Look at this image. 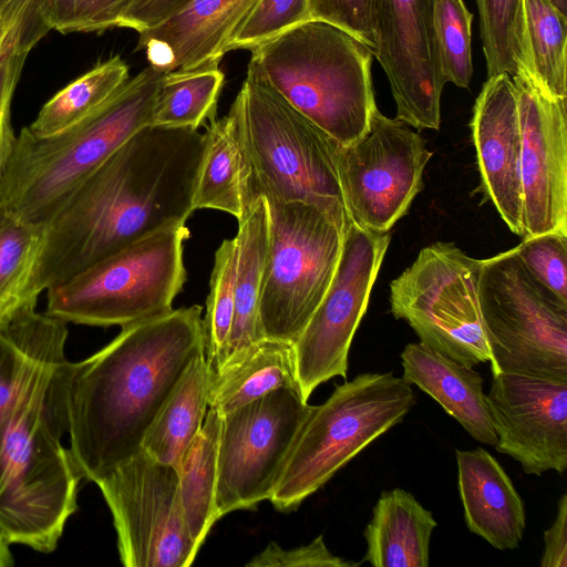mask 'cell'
Returning <instances> with one entry per match:
<instances>
[{"mask_svg": "<svg viewBox=\"0 0 567 567\" xmlns=\"http://www.w3.org/2000/svg\"><path fill=\"white\" fill-rule=\"evenodd\" d=\"M267 204L259 322L264 337L293 344L332 282L350 220L344 207L302 200Z\"/></svg>", "mask_w": 567, "mask_h": 567, "instance_id": "9", "label": "cell"}, {"mask_svg": "<svg viewBox=\"0 0 567 567\" xmlns=\"http://www.w3.org/2000/svg\"><path fill=\"white\" fill-rule=\"evenodd\" d=\"M533 277L567 305V235L545 233L528 238L515 247Z\"/></svg>", "mask_w": 567, "mask_h": 567, "instance_id": "40", "label": "cell"}, {"mask_svg": "<svg viewBox=\"0 0 567 567\" xmlns=\"http://www.w3.org/2000/svg\"><path fill=\"white\" fill-rule=\"evenodd\" d=\"M10 544L0 533V567H11L13 565V556Z\"/></svg>", "mask_w": 567, "mask_h": 567, "instance_id": "45", "label": "cell"}, {"mask_svg": "<svg viewBox=\"0 0 567 567\" xmlns=\"http://www.w3.org/2000/svg\"><path fill=\"white\" fill-rule=\"evenodd\" d=\"M185 224L133 241L73 278L47 290V310L66 323L125 327L164 315L186 281Z\"/></svg>", "mask_w": 567, "mask_h": 567, "instance_id": "8", "label": "cell"}, {"mask_svg": "<svg viewBox=\"0 0 567 567\" xmlns=\"http://www.w3.org/2000/svg\"><path fill=\"white\" fill-rule=\"evenodd\" d=\"M545 548L542 567H567V494L558 502L557 516L544 533Z\"/></svg>", "mask_w": 567, "mask_h": 567, "instance_id": "44", "label": "cell"}, {"mask_svg": "<svg viewBox=\"0 0 567 567\" xmlns=\"http://www.w3.org/2000/svg\"><path fill=\"white\" fill-rule=\"evenodd\" d=\"M128 79V65L118 55L99 63L53 95L27 127L40 137L56 134L101 106Z\"/></svg>", "mask_w": 567, "mask_h": 567, "instance_id": "33", "label": "cell"}, {"mask_svg": "<svg viewBox=\"0 0 567 567\" xmlns=\"http://www.w3.org/2000/svg\"><path fill=\"white\" fill-rule=\"evenodd\" d=\"M432 155L420 133L379 110L360 138L348 145L334 142L349 220L362 229L388 233L423 188V173Z\"/></svg>", "mask_w": 567, "mask_h": 567, "instance_id": "13", "label": "cell"}, {"mask_svg": "<svg viewBox=\"0 0 567 567\" xmlns=\"http://www.w3.org/2000/svg\"><path fill=\"white\" fill-rule=\"evenodd\" d=\"M205 135L147 125L93 171L47 224L33 293L73 278L194 209Z\"/></svg>", "mask_w": 567, "mask_h": 567, "instance_id": "1", "label": "cell"}, {"mask_svg": "<svg viewBox=\"0 0 567 567\" xmlns=\"http://www.w3.org/2000/svg\"><path fill=\"white\" fill-rule=\"evenodd\" d=\"M551 3L565 16H567V0H550Z\"/></svg>", "mask_w": 567, "mask_h": 567, "instance_id": "46", "label": "cell"}, {"mask_svg": "<svg viewBox=\"0 0 567 567\" xmlns=\"http://www.w3.org/2000/svg\"><path fill=\"white\" fill-rule=\"evenodd\" d=\"M1 1H2V0H0V2H1Z\"/></svg>", "mask_w": 567, "mask_h": 567, "instance_id": "47", "label": "cell"}, {"mask_svg": "<svg viewBox=\"0 0 567 567\" xmlns=\"http://www.w3.org/2000/svg\"><path fill=\"white\" fill-rule=\"evenodd\" d=\"M210 379L205 354L197 357L147 430L142 450L161 463L176 466L203 425Z\"/></svg>", "mask_w": 567, "mask_h": 567, "instance_id": "26", "label": "cell"}, {"mask_svg": "<svg viewBox=\"0 0 567 567\" xmlns=\"http://www.w3.org/2000/svg\"><path fill=\"white\" fill-rule=\"evenodd\" d=\"M471 127L481 190L511 231L522 237V134L511 75L487 78L475 101Z\"/></svg>", "mask_w": 567, "mask_h": 567, "instance_id": "19", "label": "cell"}, {"mask_svg": "<svg viewBox=\"0 0 567 567\" xmlns=\"http://www.w3.org/2000/svg\"><path fill=\"white\" fill-rule=\"evenodd\" d=\"M522 134L523 236L567 235V100L529 72L512 78Z\"/></svg>", "mask_w": 567, "mask_h": 567, "instance_id": "17", "label": "cell"}, {"mask_svg": "<svg viewBox=\"0 0 567 567\" xmlns=\"http://www.w3.org/2000/svg\"><path fill=\"white\" fill-rule=\"evenodd\" d=\"M186 0H132L120 19L117 28H127L137 33L153 28L174 11Z\"/></svg>", "mask_w": 567, "mask_h": 567, "instance_id": "43", "label": "cell"}, {"mask_svg": "<svg viewBox=\"0 0 567 567\" xmlns=\"http://www.w3.org/2000/svg\"><path fill=\"white\" fill-rule=\"evenodd\" d=\"M162 75L148 65L87 116L56 134L40 137L22 127L0 179V202L25 221L45 227L93 171L151 125Z\"/></svg>", "mask_w": 567, "mask_h": 567, "instance_id": "4", "label": "cell"}, {"mask_svg": "<svg viewBox=\"0 0 567 567\" xmlns=\"http://www.w3.org/2000/svg\"><path fill=\"white\" fill-rule=\"evenodd\" d=\"M310 19L309 0H259L228 41L226 53L251 51Z\"/></svg>", "mask_w": 567, "mask_h": 567, "instance_id": "38", "label": "cell"}, {"mask_svg": "<svg viewBox=\"0 0 567 567\" xmlns=\"http://www.w3.org/2000/svg\"><path fill=\"white\" fill-rule=\"evenodd\" d=\"M312 405L296 388H279L223 415L216 513L255 509L269 499Z\"/></svg>", "mask_w": 567, "mask_h": 567, "instance_id": "14", "label": "cell"}, {"mask_svg": "<svg viewBox=\"0 0 567 567\" xmlns=\"http://www.w3.org/2000/svg\"><path fill=\"white\" fill-rule=\"evenodd\" d=\"M309 7L311 19L343 29L374 51L372 0H309Z\"/></svg>", "mask_w": 567, "mask_h": 567, "instance_id": "41", "label": "cell"}, {"mask_svg": "<svg viewBox=\"0 0 567 567\" xmlns=\"http://www.w3.org/2000/svg\"><path fill=\"white\" fill-rule=\"evenodd\" d=\"M477 292L492 373L567 381V305L533 277L516 248L482 259Z\"/></svg>", "mask_w": 567, "mask_h": 567, "instance_id": "10", "label": "cell"}, {"mask_svg": "<svg viewBox=\"0 0 567 567\" xmlns=\"http://www.w3.org/2000/svg\"><path fill=\"white\" fill-rule=\"evenodd\" d=\"M482 259L436 241L390 284L391 312L420 342L470 368L491 362L477 284Z\"/></svg>", "mask_w": 567, "mask_h": 567, "instance_id": "11", "label": "cell"}, {"mask_svg": "<svg viewBox=\"0 0 567 567\" xmlns=\"http://www.w3.org/2000/svg\"><path fill=\"white\" fill-rule=\"evenodd\" d=\"M437 0H372L375 48L396 105L395 118L439 130L446 84L435 33Z\"/></svg>", "mask_w": 567, "mask_h": 567, "instance_id": "16", "label": "cell"}, {"mask_svg": "<svg viewBox=\"0 0 567 567\" xmlns=\"http://www.w3.org/2000/svg\"><path fill=\"white\" fill-rule=\"evenodd\" d=\"M236 237L225 239L215 252L206 312L203 318L205 359L212 374L224 364L235 310Z\"/></svg>", "mask_w": 567, "mask_h": 567, "instance_id": "36", "label": "cell"}, {"mask_svg": "<svg viewBox=\"0 0 567 567\" xmlns=\"http://www.w3.org/2000/svg\"><path fill=\"white\" fill-rule=\"evenodd\" d=\"M279 388L298 389L292 344L264 337L212 374L208 409L225 415Z\"/></svg>", "mask_w": 567, "mask_h": 567, "instance_id": "24", "label": "cell"}, {"mask_svg": "<svg viewBox=\"0 0 567 567\" xmlns=\"http://www.w3.org/2000/svg\"><path fill=\"white\" fill-rule=\"evenodd\" d=\"M458 493L470 532L493 547L515 549L526 514L524 502L497 460L486 450L456 451Z\"/></svg>", "mask_w": 567, "mask_h": 567, "instance_id": "21", "label": "cell"}, {"mask_svg": "<svg viewBox=\"0 0 567 567\" xmlns=\"http://www.w3.org/2000/svg\"><path fill=\"white\" fill-rule=\"evenodd\" d=\"M472 20L463 0H437L435 33L446 82L467 89L473 75Z\"/></svg>", "mask_w": 567, "mask_h": 567, "instance_id": "37", "label": "cell"}, {"mask_svg": "<svg viewBox=\"0 0 567 567\" xmlns=\"http://www.w3.org/2000/svg\"><path fill=\"white\" fill-rule=\"evenodd\" d=\"M402 379L432 396L480 443L495 445L497 435L483 392V378L421 342L401 353Z\"/></svg>", "mask_w": 567, "mask_h": 567, "instance_id": "22", "label": "cell"}, {"mask_svg": "<svg viewBox=\"0 0 567 567\" xmlns=\"http://www.w3.org/2000/svg\"><path fill=\"white\" fill-rule=\"evenodd\" d=\"M68 334L54 338L34 365L0 451V533L10 545L44 554L55 550L78 509L82 480L62 444Z\"/></svg>", "mask_w": 567, "mask_h": 567, "instance_id": "3", "label": "cell"}, {"mask_svg": "<svg viewBox=\"0 0 567 567\" xmlns=\"http://www.w3.org/2000/svg\"><path fill=\"white\" fill-rule=\"evenodd\" d=\"M259 0H186L153 28L138 32L137 50L159 73L219 64L226 45Z\"/></svg>", "mask_w": 567, "mask_h": 567, "instance_id": "20", "label": "cell"}, {"mask_svg": "<svg viewBox=\"0 0 567 567\" xmlns=\"http://www.w3.org/2000/svg\"><path fill=\"white\" fill-rule=\"evenodd\" d=\"M68 323L28 308L0 324V451L17 401L47 347Z\"/></svg>", "mask_w": 567, "mask_h": 567, "instance_id": "28", "label": "cell"}, {"mask_svg": "<svg viewBox=\"0 0 567 567\" xmlns=\"http://www.w3.org/2000/svg\"><path fill=\"white\" fill-rule=\"evenodd\" d=\"M390 239L388 233L349 223L332 282L292 344L296 380L305 401L321 383L334 377L347 379L350 346Z\"/></svg>", "mask_w": 567, "mask_h": 567, "instance_id": "15", "label": "cell"}, {"mask_svg": "<svg viewBox=\"0 0 567 567\" xmlns=\"http://www.w3.org/2000/svg\"><path fill=\"white\" fill-rule=\"evenodd\" d=\"M194 194V209L208 208L237 218L244 213L240 159L228 115L210 117Z\"/></svg>", "mask_w": 567, "mask_h": 567, "instance_id": "31", "label": "cell"}, {"mask_svg": "<svg viewBox=\"0 0 567 567\" xmlns=\"http://www.w3.org/2000/svg\"><path fill=\"white\" fill-rule=\"evenodd\" d=\"M487 78L533 74L525 34L524 0H476ZM534 76V74H533Z\"/></svg>", "mask_w": 567, "mask_h": 567, "instance_id": "35", "label": "cell"}, {"mask_svg": "<svg viewBox=\"0 0 567 567\" xmlns=\"http://www.w3.org/2000/svg\"><path fill=\"white\" fill-rule=\"evenodd\" d=\"M524 19L536 82L551 96L567 100V16L550 0H524Z\"/></svg>", "mask_w": 567, "mask_h": 567, "instance_id": "34", "label": "cell"}, {"mask_svg": "<svg viewBox=\"0 0 567 567\" xmlns=\"http://www.w3.org/2000/svg\"><path fill=\"white\" fill-rule=\"evenodd\" d=\"M39 0L0 2V179L17 138L11 104L25 60L48 34Z\"/></svg>", "mask_w": 567, "mask_h": 567, "instance_id": "27", "label": "cell"}, {"mask_svg": "<svg viewBox=\"0 0 567 567\" xmlns=\"http://www.w3.org/2000/svg\"><path fill=\"white\" fill-rule=\"evenodd\" d=\"M415 404L411 384L392 372L334 384L322 404L311 406L268 501L281 513L296 511Z\"/></svg>", "mask_w": 567, "mask_h": 567, "instance_id": "7", "label": "cell"}, {"mask_svg": "<svg viewBox=\"0 0 567 567\" xmlns=\"http://www.w3.org/2000/svg\"><path fill=\"white\" fill-rule=\"evenodd\" d=\"M44 229L0 202V324L37 307L32 286Z\"/></svg>", "mask_w": 567, "mask_h": 567, "instance_id": "30", "label": "cell"}, {"mask_svg": "<svg viewBox=\"0 0 567 567\" xmlns=\"http://www.w3.org/2000/svg\"><path fill=\"white\" fill-rule=\"evenodd\" d=\"M112 514L126 567H188L199 548L181 498L178 475L144 450L95 483Z\"/></svg>", "mask_w": 567, "mask_h": 567, "instance_id": "12", "label": "cell"}, {"mask_svg": "<svg viewBox=\"0 0 567 567\" xmlns=\"http://www.w3.org/2000/svg\"><path fill=\"white\" fill-rule=\"evenodd\" d=\"M202 307L122 327L97 352L64 364L69 452L96 483L142 450L144 436L190 363L205 354Z\"/></svg>", "mask_w": 567, "mask_h": 567, "instance_id": "2", "label": "cell"}, {"mask_svg": "<svg viewBox=\"0 0 567 567\" xmlns=\"http://www.w3.org/2000/svg\"><path fill=\"white\" fill-rule=\"evenodd\" d=\"M372 50L343 29L310 19L251 50L269 84L336 143L369 130L378 110Z\"/></svg>", "mask_w": 567, "mask_h": 567, "instance_id": "6", "label": "cell"}, {"mask_svg": "<svg viewBox=\"0 0 567 567\" xmlns=\"http://www.w3.org/2000/svg\"><path fill=\"white\" fill-rule=\"evenodd\" d=\"M227 115L239 153L244 210L259 198L344 207L334 141L251 62Z\"/></svg>", "mask_w": 567, "mask_h": 567, "instance_id": "5", "label": "cell"}, {"mask_svg": "<svg viewBox=\"0 0 567 567\" xmlns=\"http://www.w3.org/2000/svg\"><path fill=\"white\" fill-rule=\"evenodd\" d=\"M218 65L163 73L155 93L151 125L198 130L215 116L225 81Z\"/></svg>", "mask_w": 567, "mask_h": 567, "instance_id": "32", "label": "cell"}, {"mask_svg": "<svg viewBox=\"0 0 567 567\" xmlns=\"http://www.w3.org/2000/svg\"><path fill=\"white\" fill-rule=\"evenodd\" d=\"M360 563L347 561L334 556L326 546L323 535L311 543L296 548L285 549L270 542L264 550L252 557L248 567H352Z\"/></svg>", "mask_w": 567, "mask_h": 567, "instance_id": "42", "label": "cell"}, {"mask_svg": "<svg viewBox=\"0 0 567 567\" xmlns=\"http://www.w3.org/2000/svg\"><path fill=\"white\" fill-rule=\"evenodd\" d=\"M437 523L431 511L403 488L383 491L363 537L362 563L375 567H427L431 535Z\"/></svg>", "mask_w": 567, "mask_h": 567, "instance_id": "23", "label": "cell"}, {"mask_svg": "<svg viewBox=\"0 0 567 567\" xmlns=\"http://www.w3.org/2000/svg\"><path fill=\"white\" fill-rule=\"evenodd\" d=\"M132 0H39L43 19L61 33L117 28Z\"/></svg>", "mask_w": 567, "mask_h": 567, "instance_id": "39", "label": "cell"}, {"mask_svg": "<svg viewBox=\"0 0 567 567\" xmlns=\"http://www.w3.org/2000/svg\"><path fill=\"white\" fill-rule=\"evenodd\" d=\"M235 237L238 246L235 310L224 364L264 338L259 299L269 239V212L265 198H259L244 210Z\"/></svg>", "mask_w": 567, "mask_h": 567, "instance_id": "25", "label": "cell"}, {"mask_svg": "<svg viewBox=\"0 0 567 567\" xmlns=\"http://www.w3.org/2000/svg\"><path fill=\"white\" fill-rule=\"evenodd\" d=\"M486 401L496 451L526 474L567 468V381L522 373H492Z\"/></svg>", "mask_w": 567, "mask_h": 567, "instance_id": "18", "label": "cell"}, {"mask_svg": "<svg viewBox=\"0 0 567 567\" xmlns=\"http://www.w3.org/2000/svg\"><path fill=\"white\" fill-rule=\"evenodd\" d=\"M221 421V414L208 409L199 432L175 466L187 526L198 548L218 520L216 487Z\"/></svg>", "mask_w": 567, "mask_h": 567, "instance_id": "29", "label": "cell"}]
</instances>
